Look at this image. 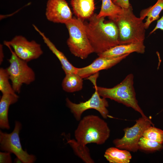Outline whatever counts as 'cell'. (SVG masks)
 <instances>
[{
    "instance_id": "2e32d148",
    "label": "cell",
    "mask_w": 163,
    "mask_h": 163,
    "mask_svg": "<svg viewBox=\"0 0 163 163\" xmlns=\"http://www.w3.org/2000/svg\"><path fill=\"white\" fill-rule=\"evenodd\" d=\"M17 94H2L0 101V127L2 129H8L10 128L8 114L9 106L18 100Z\"/></svg>"
},
{
    "instance_id": "4316f807",
    "label": "cell",
    "mask_w": 163,
    "mask_h": 163,
    "mask_svg": "<svg viewBox=\"0 0 163 163\" xmlns=\"http://www.w3.org/2000/svg\"><path fill=\"white\" fill-rule=\"evenodd\" d=\"M158 29H160L163 31V14L161 17L157 20L155 27L150 32L149 34H152Z\"/></svg>"
},
{
    "instance_id": "d4e9b609",
    "label": "cell",
    "mask_w": 163,
    "mask_h": 163,
    "mask_svg": "<svg viewBox=\"0 0 163 163\" xmlns=\"http://www.w3.org/2000/svg\"><path fill=\"white\" fill-rule=\"evenodd\" d=\"M11 153L9 152H0V163H11L12 160L11 155Z\"/></svg>"
},
{
    "instance_id": "cb8c5ba5",
    "label": "cell",
    "mask_w": 163,
    "mask_h": 163,
    "mask_svg": "<svg viewBox=\"0 0 163 163\" xmlns=\"http://www.w3.org/2000/svg\"><path fill=\"white\" fill-rule=\"evenodd\" d=\"M142 136L158 143H163V130L150 126L144 132Z\"/></svg>"
},
{
    "instance_id": "7a4b0ae2",
    "label": "cell",
    "mask_w": 163,
    "mask_h": 163,
    "mask_svg": "<svg viewBox=\"0 0 163 163\" xmlns=\"http://www.w3.org/2000/svg\"><path fill=\"white\" fill-rule=\"evenodd\" d=\"M74 132L75 140L79 145L86 146L94 143L101 145L109 138L110 130L107 123L98 116L87 115L79 121Z\"/></svg>"
},
{
    "instance_id": "9a60e30c",
    "label": "cell",
    "mask_w": 163,
    "mask_h": 163,
    "mask_svg": "<svg viewBox=\"0 0 163 163\" xmlns=\"http://www.w3.org/2000/svg\"><path fill=\"white\" fill-rule=\"evenodd\" d=\"M70 4L77 18L83 21L88 19L94 14V0H71Z\"/></svg>"
},
{
    "instance_id": "6da1fadb",
    "label": "cell",
    "mask_w": 163,
    "mask_h": 163,
    "mask_svg": "<svg viewBox=\"0 0 163 163\" xmlns=\"http://www.w3.org/2000/svg\"><path fill=\"white\" fill-rule=\"evenodd\" d=\"M104 18L94 14L88 22L84 23L88 40L97 54L120 44L117 26L112 21H105Z\"/></svg>"
},
{
    "instance_id": "83f0119b",
    "label": "cell",
    "mask_w": 163,
    "mask_h": 163,
    "mask_svg": "<svg viewBox=\"0 0 163 163\" xmlns=\"http://www.w3.org/2000/svg\"><path fill=\"white\" fill-rule=\"evenodd\" d=\"M4 57V54L3 49V45H0V64L1 65L3 62Z\"/></svg>"
},
{
    "instance_id": "8992f818",
    "label": "cell",
    "mask_w": 163,
    "mask_h": 163,
    "mask_svg": "<svg viewBox=\"0 0 163 163\" xmlns=\"http://www.w3.org/2000/svg\"><path fill=\"white\" fill-rule=\"evenodd\" d=\"M5 46L11 53L8 59L10 65L6 69L14 90L16 93H19L23 84L29 85L35 80V74L27 62L18 57L10 46Z\"/></svg>"
},
{
    "instance_id": "7402d4cb",
    "label": "cell",
    "mask_w": 163,
    "mask_h": 163,
    "mask_svg": "<svg viewBox=\"0 0 163 163\" xmlns=\"http://www.w3.org/2000/svg\"><path fill=\"white\" fill-rule=\"evenodd\" d=\"M9 76L7 69L0 68V91L2 94H17L10 82Z\"/></svg>"
},
{
    "instance_id": "ffe728a7",
    "label": "cell",
    "mask_w": 163,
    "mask_h": 163,
    "mask_svg": "<svg viewBox=\"0 0 163 163\" xmlns=\"http://www.w3.org/2000/svg\"><path fill=\"white\" fill-rule=\"evenodd\" d=\"M100 11L97 14L98 17H107L110 20L113 18L121 11L122 8L115 5L112 0H101Z\"/></svg>"
},
{
    "instance_id": "5bb4252c",
    "label": "cell",
    "mask_w": 163,
    "mask_h": 163,
    "mask_svg": "<svg viewBox=\"0 0 163 163\" xmlns=\"http://www.w3.org/2000/svg\"><path fill=\"white\" fill-rule=\"evenodd\" d=\"M33 26L35 30L42 37L44 43L49 49L56 56L60 61L62 67L65 74L74 73H77V68L74 66L68 60L64 54L59 50L55 45L35 25Z\"/></svg>"
},
{
    "instance_id": "44dd1931",
    "label": "cell",
    "mask_w": 163,
    "mask_h": 163,
    "mask_svg": "<svg viewBox=\"0 0 163 163\" xmlns=\"http://www.w3.org/2000/svg\"><path fill=\"white\" fill-rule=\"evenodd\" d=\"M67 143L72 149L75 154L86 163H93L94 161L91 158L88 148L78 144L75 140L67 139Z\"/></svg>"
},
{
    "instance_id": "603a6c76",
    "label": "cell",
    "mask_w": 163,
    "mask_h": 163,
    "mask_svg": "<svg viewBox=\"0 0 163 163\" xmlns=\"http://www.w3.org/2000/svg\"><path fill=\"white\" fill-rule=\"evenodd\" d=\"M162 144L142 136L138 142L139 149L149 152L159 151L163 149Z\"/></svg>"
},
{
    "instance_id": "30bf717a",
    "label": "cell",
    "mask_w": 163,
    "mask_h": 163,
    "mask_svg": "<svg viewBox=\"0 0 163 163\" xmlns=\"http://www.w3.org/2000/svg\"><path fill=\"white\" fill-rule=\"evenodd\" d=\"M5 45L12 48L18 57L28 62L40 57L43 51L41 45L34 40L29 41L21 35H17L11 40L5 41Z\"/></svg>"
},
{
    "instance_id": "7c38bea8",
    "label": "cell",
    "mask_w": 163,
    "mask_h": 163,
    "mask_svg": "<svg viewBox=\"0 0 163 163\" xmlns=\"http://www.w3.org/2000/svg\"><path fill=\"white\" fill-rule=\"evenodd\" d=\"M130 54L111 57L98 56L90 64L85 67L77 68V73L82 78H88L100 71L107 69L119 63Z\"/></svg>"
},
{
    "instance_id": "9c48e42d",
    "label": "cell",
    "mask_w": 163,
    "mask_h": 163,
    "mask_svg": "<svg viewBox=\"0 0 163 163\" xmlns=\"http://www.w3.org/2000/svg\"><path fill=\"white\" fill-rule=\"evenodd\" d=\"M92 81L95 91L89 100L84 102L76 104L71 101L67 97L66 99V106L78 121L81 120L82 114L84 111L91 109L99 112L104 119H107L109 117V111L107 108L109 106L108 102L106 98L101 97L96 88L95 80Z\"/></svg>"
},
{
    "instance_id": "4fadbf2b",
    "label": "cell",
    "mask_w": 163,
    "mask_h": 163,
    "mask_svg": "<svg viewBox=\"0 0 163 163\" xmlns=\"http://www.w3.org/2000/svg\"><path fill=\"white\" fill-rule=\"evenodd\" d=\"M144 42H137L119 44L98 54V56L115 57L133 52L143 54L145 51Z\"/></svg>"
},
{
    "instance_id": "e0dca14e",
    "label": "cell",
    "mask_w": 163,
    "mask_h": 163,
    "mask_svg": "<svg viewBox=\"0 0 163 163\" xmlns=\"http://www.w3.org/2000/svg\"><path fill=\"white\" fill-rule=\"evenodd\" d=\"M163 10V0H157L153 5L141 11L139 18L144 20L146 17L144 23L146 29L149 28L153 21L159 19L160 14Z\"/></svg>"
},
{
    "instance_id": "ac0fdd59",
    "label": "cell",
    "mask_w": 163,
    "mask_h": 163,
    "mask_svg": "<svg viewBox=\"0 0 163 163\" xmlns=\"http://www.w3.org/2000/svg\"><path fill=\"white\" fill-rule=\"evenodd\" d=\"M104 156L110 163H129L132 156L129 151L111 147L106 150Z\"/></svg>"
},
{
    "instance_id": "52a82bcc",
    "label": "cell",
    "mask_w": 163,
    "mask_h": 163,
    "mask_svg": "<svg viewBox=\"0 0 163 163\" xmlns=\"http://www.w3.org/2000/svg\"><path fill=\"white\" fill-rule=\"evenodd\" d=\"M151 125L154 126L149 118L142 117L136 120L132 126L125 128L123 137L114 139L113 143L119 149L136 152L139 149L138 142L140 139L145 131Z\"/></svg>"
},
{
    "instance_id": "d6986e66",
    "label": "cell",
    "mask_w": 163,
    "mask_h": 163,
    "mask_svg": "<svg viewBox=\"0 0 163 163\" xmlns=\"http://www.w3.org/2000/svg\"><path fill=\"white\" fill-rule=\"evenodd\" d=\"M82 79L77 73H70L66 74L62 83V89L69 93L81 90L83 88Z\"/></svg>"
},
{
    "instance_id": "5b68a950",
    "label": "cell",
    "mask_w": 163,
    "mask_h": 163,
    "mask_svg": "<svg viewBox=\"0 0 163 163\" xmlns=\"http://www.w3.org/2000/svg\"><path fill=\"white\" fill-rule=\"evenodd\" d=\"M65 24L69 34L67 44L72 54L81 59H85L90 54L94 53L87 36L83 21L74 17Z\"/></svg>"
},
{
    "instance_id": "484cf974",
    "label": "cell",
    "mask_w": 163,
    "mask_h": 163,
    "mask_svg": "<svg viewBox=\"0 0 163 163\" xmlns=\"http://www.w3.org/2000/svg\"><path fill=\"white\" fill-rule=\"evenodd\" d=\"M115 5L122 8H127L131 5L129 2V0H112Z\"/></svg>"
},
{
    "instance_id": "3957f363",
    "label": "cell",
    "mask_w": 163,
    "mask_h": 163,
    "mask_svg": "<svg viewBox=\"0 0 163 163\" xmlns=\"http://www.w3.org/2000/svg\"><path fill=\"white\" fill-rule=\"evenodd\" d=\"M110 20L116 25L118 29L120 44L144 42L145 29L143 19L134 14L131 5Z\"/></svg>"
},
{
    "instance_id": "f1b7e54d",
    "label": "cell",
    "mask_w": 163,
    "mask_h": 163,
    "mask_svg": "<svg viewBox=\"0 0 163 163\" xmlns=\"http://www.w3.org/2000/svg\"><path fill=\"white\" fill-rule=\"evenodd\" d=\"M14 162L18 163H23L21 160L18 157H16L14 160Z\"/></svg>"
},
{
    "instance_id": "8fae6325",
    "label": "cell",
    "mask_w": 163,
    "mask_h": 163,
    "mask_svg": "<svg viewBox=\"0 0 163 163\" xmlns=\"http://www.w3.org/2000/svg\"><path fill=\"white\" fill-rule=\"evenodd\" d=\"M45 15L50 21L65 24L73 18L72 12L66 0H48Z\"/></svg>"
},
{
    "instance_id": "ba28073f",
    "label": "cell",
    "mask_w": 163,
    "mask_h": 163,
    "mask_svg": "<svg viewBox=\"0 0 163 163\" xmlns=\"http://www.w3.org/2000/svg\"><path fill=\"white\" fill-rule=\"evenodd\" d=\"M22 128L21 123L16 121L14 130L10 133L0 131V149L14 154L23 163H33L36 159L35 156L29 154L22 148L19 134Z\"/></svg>"
},
{
    "instance_id": "277c9868",
    "label": "cell",
    "mask_w": 163,
    "mask_h": 163,
    "mask_svg": "<svg viewBox=\"0 0 163 163\" xmlns=\"http://www.w3.org/2000/svg\"><path fill=\"white\" fill-rule=\"evenodd\" d=\"M133 74L127 75L119 84L112 88L96 87L98 93L102 97L109 98L126 106L130 107L140 113L142 117L148 118L145 115L138 103L133 86Z\"/></svg>"
}]
</instances>
